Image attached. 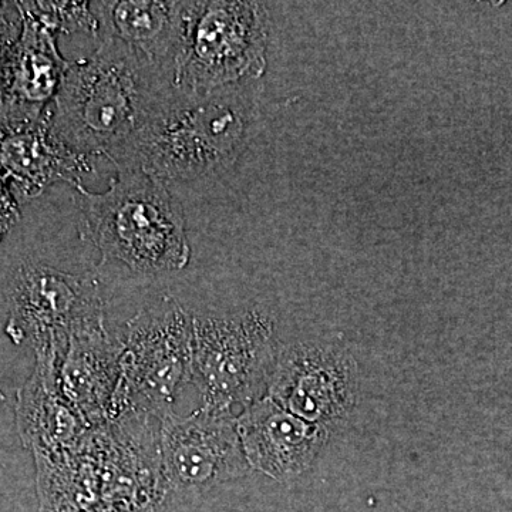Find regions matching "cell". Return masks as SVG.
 I'll use <instances>...</instances> for the list:
<instances>
[{
	"label": "cell",
	"instance_id": "16",
	"mask_svg": "<svg viewBox=\"0 0 512 512\" xmlns=\"http://www.w3.org/2000/svg\"><path fill=\"white\" fill-rule=\"evenodd\" d=\"M22 28L19 2H0V57L18 40Z\"/></svg>",
	"mask_w": 512,
	"mask_h": 512
},
{
	"label": "cell",
	"instance_id": "13",
	"mask_svg": "<svg viewBox=\"0 0 512 512\" xmlns=\"http://www.w3.org/2000/svg\"><path fill=\"white\" fill-rule=\"evenodd\" d=\"M99 20V37L114 39L151 62L171 70L184 30L185 2L131 0L90 2Z\"/></svg>",
	"mask_w": 512,
	"mask_h": 512
},
{
	"label": "cell",
	"instance_id": "18",
	"mask_svg": "<svg viewBox=\"0 0 512 512\" xmlns=\"http://www.w3.org/2000/svg\"><path fill=\"white\" fill-rule=\"evenodd\" d=\"M10 234V229L0 222V245L5 241V238Z\"/></svg>",
	"mask_w": 512,
	"mask_h": 512
},
{
	"label": "cell",
	"instance_id": "17",
	"mask_svg": "<svg viewBox=\"0 0 512 512\" xmlns=\"http://www.w3.org/2000/svg\"><path fill=\"white\" fill-rule=\"evenodd\" d=\"M22 218V205L13 194L9 178L0 170V222L12 231Z\"/></svg>",
	"mask_w": 512,
	"mask_h": 512
},
{
	"label": "cell",
	"instance_id": "7",
	"mask_svg": "<svg viewBox=\"0 0 512 512\" xmlns=\"http://www.w3.org/2000/svg\"><path fill=\"white\" fill-rule=\"evenodd\" d=\"M271 348L272 325L261 313L194 316L191 382L201 394V407L227 412L251 399L264 380Z\"/></svg>",
	"mask_w": 512,
	"mask_h": 512
},
{
	"label": "cell",
	"instance_id": "2",
	"mask_svg": "<svg viewBox=\"0 0 512 512\" xmlns=\"http://www.w3.org/2000/svg\"><path fill=\"white\" fill-rule=\"evenodd\" d=\"M192 94L175 89L146 126L111 160L168 184L215 173L237 160L247 144L252 103L242 87Z\"/></svg>",
	"mask_w": 512,
	"mask_h": 512
},
{
	"label": "cell",
	"instance_id": "1",
	"mask_svg": "<svg viewBox=\"0 0 512 512\" xmlns=\"http://www.w3.org/2000/svg\"><path fill=\"white\" fill-rule=\"evenodd\" d=\"M174 90L171 70L114 39L70 63L50 106L53 131L82 156L113 160Z\"/></svg>",
	"mask_w": 512,
	"mask_h": 512
},
{
	"label": "cell",
	"instance_id": "14",
	"mask_svg": "<svg viewBox=\"0 0 512 512\" xmlns=\"http://www.w3.org/2000/svg\"><path fill=\"white\" fill-rule=\"evenodd\" d=\"M237 430L248 463L266 476L285 480L308 461L311 437L305 424L274 402L249 407Z\"/></svg>",
	"mask_w": 512,
	"mask_h": 512
},
{
	"label": "cell",
	"instance_id": "5",
	"mask_svg": "<svg viewBox=\"0 0 512 512\" xmlns=\"http://www.w3.org/2000/svg\"><path fill=\"white\" fill-rule=\"evenodd\" d=\"M194 315L164 296L127 320L121 346V397L127 413L157 420L173 413L178 393L191 382Z\"/></svg>",
	"mask_w": 512,
	"mask_h": 512
},
{
	"label": "cell",
	"instance_id": "12",
	"mask_svg": "<svg viewBox=\"0 0 512 512\" xmlns=\"http://www.w3.org/2000/svg\"><path fill=\"white\" fill-rule=\"evenodd\" d=\"M59 370L56 360L36 359L32 376L16 393V426L33 460L76 447L92 429L60 392Z\"/></svg>",
	"mask_w": 512,
	"mask_h": 512
},
{
	"label": "cell",
	"instance_id": "4",
	"mask_svg": "<svg viewBox=\"0 0 512 512\" xmlns=\"http://www.w3.org/2000/svg\"><path fill=\"white\" fill-rule=\"evenodd\" d=\"M268 10L259 2H185L174 87L205 94L259 79L268 49Z\"/></svg>",
	"mask_w": 512,
	"mask_h": 512
},
{
	"label": "cell",
	"instance_id": "6",
	"mask_svg": "<svg viewBox=\"0 0 512 512\" xmlns=\"http://www.w3.org/2000/svg\"><path fill=\"white\" fill-rule=\"evenodd\" d=\"M8 301L5 333L16 345L28 342L35 356L63 357L73 335L106 325L99 281L43 262L18 266Z\"/></svg>",
	"mask_w": 512,
	"mask_h": 512
},
{
	"label": "cell",
	"instance_id": "15",
	"mask_svg": "<svg viewBox=\"0 0 512 512\" xmlns=\"http://www.w3.org/2000/svg\"><path fill=\"white\" fill-rule=\"evenodd\" d=\"M19 6L55 35L83 32L99 37V20L90 2H19Z\"/></svg>",
	"mask_w": 512,
	"mask_h": 512
},
{
	"label": "cell",
	"instance_id": "9",
	"mask_svg": "<svg viewBox=\"0 0 512 512\" xmlns=\"http://www.w3.org/2000/svg\"><path fill=\"white\" fill-rule=\"evenodd\" d=\"M22 16V33L0 57L2 131L30 126L42 119L70 66L57 47L55 33L25 12Z\"/></svg>",
	"mask_w": 512,
	"mask_h": 512
},
{
	"label": "cell",
	"instance_id": "11",
	"mask_svg": "<svg viewBox=\"0 0 512 512\" xmlns=\"http://www.w3.org/2000/svg\"><path fill=\"white\" fill-rule=\"evenodd\" d=\"M121 346L106 325L76 333L69 340L59 370L64 399L92 427L126 416L121 397Z\"/></svg>",
	"mask_w": 512,
	"mask_h": 512
},
{
	"label": "cell",
	"instance_id": "8",
	"mask_svg": "<svg viewBox=\"0 0 512 512\" xmlns=\"http://www.w3.org/2000/svg\"><path fill=\"white\" fill-rule=\"evenodd\" d=\"M158 446L170 493H207L248 468L238 430L227 412L201 407L188 416L170 413L160 421Z\"/></svg>",
	"mask_w": 512,
	"mask_h": 512
},
{
	"label": "cell",
	"instance_id": "3",
	"mask_svg": "<svg viewBox=\"0 0 512 512\" xmlns=\"http://www.w3.org/2000/svg\"><path fill=\"white\" fill-rule=\"evenodd\" d=\"M80 237L101 262L119 261L143 275L177 272L191 258L183 205L168 184L138 170H117L106 191L77 192Z\"/></svg>",
	"mask_w": 512,
	"mask_h": 512
},
{
	"label": "cell",
	"instance_id": "10",
	"mask_svg": "<svg viewBox=\"0 0 512 512\" xmlns=\"http://www.w3.org/2000/svg\"><path fill=\"white\" fill-rule=\"evenodd\" d=\"M0 170L25 207L56 184L72 185L77 192L86 190L83 180L93 173V163L92 157L76 153L56 136L49 107L35 124L0 130Z\"/></svg>",
	"mask_w": 512,
	"mask_h": 512
}]
</instances>
